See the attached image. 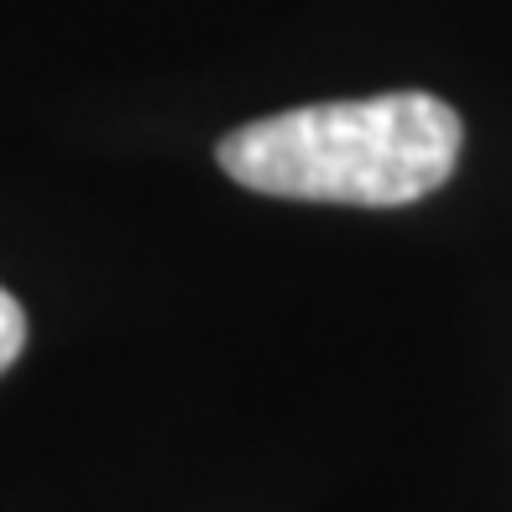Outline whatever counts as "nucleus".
I'll return each mask as SVG.
<instances>
[{
    "label": "nucleus",
    "instance_id": "obj_2",
    "mask_svg": "<svg viewBox=\"0 0 512 512\" xmlns=\"http://www.w3.org/2000/svg\"><path fill=\"white\" fill-rule=\"evenodd\" d=\"M21 345H27V314H21V304L0 288V377L16 366Z\"/></svg>",
    "mask_w": 512,
    "mask_h": 512
},
{
    "label": "nucleus",
    "instance_id": "obj_1",
    "mask_svg": "<svg viewBox=\"0 0 512 512\" xmlns=\"http://www.w3.org/2000/svg\"><path fill=\"white\" fill-rule=\"evenodd\" d=\"M460 142L465 126L445 100L398 89L262 115L230 131L215 157L251 194L398 209L450 183Z\"/></svg>",
    "mask_w": 512,
    "mask_h": 512
}]
</instances>
